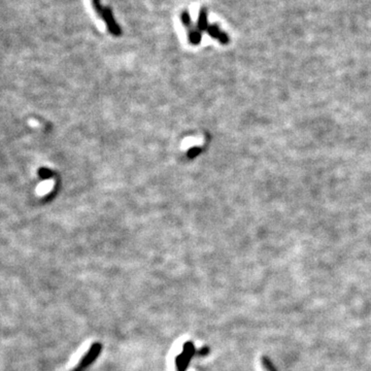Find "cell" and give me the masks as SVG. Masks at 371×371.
I'll use <instances>...</instances> for the list:
<instances>
[{"instance_id": "30bf717a", "label": "cell", "mask_w": 371, "mask_h": 371, "mask_svg": "<svg viewBox=\"0 0 371 371\" xmlns=\"http://www.w3.org/2000/svg\"><path fill=\"white\" fill-rule=\"evenodd\" d=\"M92 4H93V7L95 8V10L97 11V13H100L101 14V12H102V10H103L104 7L101 6L100 0H92Z\"/></svg>"}, {"instance_id": "ba28073f", "label": "cell", "mask_w": 371, "mask_h": 371, "mask_svg": "<svg viewBox=\"0 0 371 371\" xmlns=\"http://www.w3.org/2000/svg\"><path fill=\"white\" fill-rule=\"evenodd\" d=\"M39 175H40V177H42V179H44V180H47V179H50V177H52L53 176V173H52V171L51 170H49V169H46V168H41V169H39Z\"/></svg>"}, {"instance_id": "5b68a950", "label": "cell", "mask_w": 371, "mask_h": 371, "mask_svg": "<svg viewBox=\"0 0 371 371\" xmlns=\"http://www.w3.org/2000/svg\"><path fill=\"white\" fill-rule=\"evenodd\" d=\"M197 29L202 32L206 29H208L207 26V11L205 8H201L198 17V23H197Z\"/></svg>"}, {"instance_id": "52a82bcc", "label": "cell", "mask_w": 371, "mask_h": 371, "mask_svg": "<svg viewBox=\"0 0 371 371\" xmlns=\"http://www.w3.org/2000/svg\"><path fill=\"white\" fill-rule=\"evenodd\" d=\"M181 21L187 27L191 25V17H190V13L188 12V10H184L181 13Z\"/></svg>"}, {"instance_id": "9c48e42d", "label": "cell", "mask_w": 371, "mask_h": 371, "mask_svg": "<svg viewBox=\"0 0 371 371\" xmlns=\"http://www.w3.org/2000/svg\"><path fill=\"white\" fill-rule=\"evenodd\" d=\"M51 188H52V185H51L50 182H44L43 184L39 185V187H38V192L41 193V194H44V193L49 191Z\"/></svg>"}, {"instance_id": "8992f818", "label": "cell", "mask_w": 371, "mask_h": 371, "mask_svg": "<svg viewBox=\"0 0 371 371\" xmlns=\"http://www.w3.org/2000/svg\"><path fill=\"white\" fill-rule=\"evenodd\" d=\"M201 40V32L199 30H192L189 32V41L192 44H199Z\"/></svg>"}, {"instance_id": "277c9868", "label": "cell", "mask_w": 371, "mask_h": 371, "mask_svg": "<svg viewBox=\"0 0 371 371\" xmlns=\"http://www.w3.org/2000/svg\"><path fill=\"white\" fill-rule=\"evenodd\" d=\"M207 31H208V33H209V35H211V36L216 37V38H219L220 41L223 42V43H227L228 37L226 36V34L222 33V32L219 30V28L216 25L209 26L208 29H207Z\"/></svg>"}, {"instance_id": "3957f363", "label": "cell", "mask_w": 371, "mask_h": 371, "mask_svg": "<svg viewBox=\"0 0 371 371\" xmlns=\"http://www.w3.org/2000/svg\"><path fill=\"white\" fill-rule=\"evenodd\" d=\"M194 354V346L192 343H187L184 346V351L180 354V356L176 358V371H185L189 360L192 358Z\"/></svg>"}, {"instance_id": "8fae6325", "label": "cell", "mask_w": 371, "mask_h": 371, "mask_svg": "<svg viewBox=\"0 0 371 371\" xmlns=\"http://www.w3.org/2000/svg\"><path fill=\"white\" fill-rule=\"evenodd\" d=\"M200 153V148L198 147H194L190 149V151L188 152V157L189 158H194L196 155H198Z\"/></svg>"}, {"instance_id": "7a4b0ae2", "label": "cell", "mask_w": 371, "mask_h": 371, "mask_svg": "<svg viewBox=\"0 0 371 371\" xmlns=\"http://www.w3.org/2000/svg\"><path fill=\"white\" fill-rule=\"evenodd\" d=\"M101 17H102L103 21L105 22L106 27H107V29H108L110 33L114 36H120L121 33H122L121 27L116 22V20L114 18V14H112V11L109 7H104L103 8V10L101 12Z\"/></svg>"}, {"instance_id": "6da1fadb", "label": "cell", "mask_w": 371, "mask_h": 371, "mask_svg": "<svg viewBox=\"0 0 371 371\" xmlns=\"http://www.w3.org/2000/svg\"><path fill=\"white\" fill-rule=\"evenodd\" d=\"M101 351V346L99 344L94 345L86 354L85 356L79 360L78 364L71 369V371H83L85 368H87L95 359L98 356V354Z\"/></svg>"}]
</instances>
